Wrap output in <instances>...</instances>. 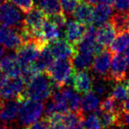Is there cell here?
Here are the masks:
<instances>
[{
    "label": "cell",
    "instance_id": "1",
    "mask_svg": "<svg viewBox=\"0 0 129 129\" xmlns=\"http://www.w3.org/2000/svg\"><path fill=\"white\" fill-rule=\"evenodd\" d=\"M75 70L73 69L71 59H58L54 61L52 65L46 71L55 88L62 87H72V77Z\"/></svg>",
    "mask_w": 129,
    "mask_h": 129
},
{
    "label": "cell",
    "instance_id": "2",
    "mask_svg": "<svg viewBox=\"0 0 129 129\" xmlns=\"http://www.w3.org/2000/svg\"><path fill=\"white\" fill-rule=\"evenodd\" d=\"M54 88L55 87L48 76L44 72H40L26 85L24 98L43 101L51 97Z\"/></svg>",
    "mask_w": 129,
    "mask_h": 129
},
{
    "label": "cell",
    "instance_id": "3",
    "mask_svg": "<svg viewBox=\"0 0 129 129\" xmlns=\"http://www.w3.org/2000/svg\"><path fill=\"white\" fill-rule=\"evenodd\" d=\"M44 103L42 101L26 98L21 102L19 112V121L22 126H26L33 124L41 118L44 110Z\"/></svg>",
    "mask_w": 129,
    "mask_h": 129
},
{
    "label": "cell",
    "instance_id": "4",
    "mask_svg": "<svg viewBox=\"0 0 129 129\" xmlns=\"http://www.w3.org/2000/svg\"><path fill=\"white\" fill-rule=\"evenodd\" d=\"M23 18L20 11L9 0L0 5V25L14 28L22 27Z\"/></svg>",
    "mask_w": 129,
    "mask_h": 129
},
{
    "label": "cell",
    "instance_id": "5",
    "mask_svg": "<svg viewBox=\"0 0 129 129\" xmlns=\"http://www.w3.org/2000/svg\"><path fill=\"white\" fill-rule=\"evenodd\" d=\"M45 45H47V43L38 39L33 40L26 43H22L16 51V55L21 65H30L35 62L39 56L40 50Z\"/></svg>",
    "mask_w": 129,
    "mask_h": 129
},
{
    "label": "cell",
    "instance_id": "6",
    "mask_svg": "<svg viewBox=\"0 0 129 129\" xmlns=\"http://www.w3.org/2000/svg\"><path fill=\"white\" fill-rule=\"evenodd\" d=\"M26 83L20 76L8 78L5 86L0 90V98L2 100L20 99L24 100Z\"/></svg>",
    "mask_w": 129,
    "mask_h": 129
},
{
    "label": "cell",
    "instance_id": "7",
    "mask_svg": "<svg viewBox=\"0 0 129 129\" xmlns=\"http://www.w3.org/2000/svg\"><path fill=\"white\" fill-rule=\"evenodd\" d=\"M46 20L47 15L41 9L33 7L30 11L26 12V16L23 20L22 27L34 33L36 39L41 40L39 37V32Z\"/></svg>",
    "mask_w": 129,
    "mask_h": 129
},
{
    "label": "cell",
    "instance_id": "8",
    "mask_svg": "<svg viewBox=\"0 0 129 129\" xmlns=\"http://www.w3.org/2000/svg\"><path fill=\"white\" fill-rule=\"evenodd\" d=\"M95 55L96 56L95 58H93L91 64L92 70L99 77L108 79L109 69H110L112 53L108 48H105Z\"/></svg>",
    "mask_w": 129,
    "mask_h": 129
},
{
    "label": "cell",
    "instance_id": "9",
    "mask_svg": "<svg viewBox=\"0 0 129 129\" xmlns=\"http://www.w3.org/2000/svg\"><path fill=\"white\" fill-rule=\"evenodd\" d=\"M110 65V71L108 73V80H113L116 82L124 81L127 74L128 64L125 55L112 54Z\"/></svg>",
    "mask_w": 129,
    "mask_h": 129
},
{
    "label": "cell",
    "instance_id": "10",
    "mask_svg": "<svg viewBox=\"0 0 129 129\" xmlns=\"http://www.w3.org/2000/svg\"><path fill=\"white\" fill-rule=\"evenodd\" d=\"M22 42L17 28L0 25V46L8 50H17Z\"/></svg>",
    "mask_w": 129,
    "mask_h": 129
},
{
    "label": "cell",
    "instance_id": "11",
    "mask_svg": "<svg viewBox=\"0 0 129 129\" xmlns=\"http://www.w3.org/2000/svg\"><path fill=\"white\" fill-rule=\"evenodd\" d=\"M49 50L55 59H70L77 52L76 46L69 43L66 39H57L52 43H48Z\"/></svg>",
    "mask_w": 129,
    "mask_h": 129
},
{
    "label": "cell",
    "instance_id": "12",
    "mask_svg": "<svg viewBox=\"0 0 129 129\" xmlns=\"http://www.w3.org/2000/svg\"><path fill=\"white\" fill-rule=\"evenodd\" d=\"M93 80L87 70L75 71L72 77V88L79 94H86L92 91Z\"/></svg>",
    "mask_w": 129,
    "mask_h": 129
},
{
    "label": "cell",
    "instance_id": "13",
    "mask_svg": "<svg viewBox=\"0 0 129 129\" xmlns=\"http://www.w3.org/2000/svg\"><path fill=\"white\" fill-rule=\"evenodd\" d=\"M21 64L17 58L16 53L8 54L5 56L0 61V72L8 78L20 76Z\"/></svg>",
    "mask_w": 129,
    "mask_h": 129
},
{
    "label": "cell",
    "instance_id": "14",
    "mask_svg": "<svg viewBox=\"0 0 129 129\" xmlns=\"http://www.w3.org/2000/svg\"><path fill=\"white\" fill-rule=\"evenodd\" d=\"M85 28H86V26L78 22L76 20L67 21L66 26L63 30L64 38L69 43L77 46V44L81 41L83 34H84Z\"/></svg>",
    "mask_w": 129,
    "mask_h": 129
},
{
    "label": "cell",
    "instance_id": "15",
    "mask_svg": "<svg viewBox=\"0 0 129 129\" xmlns=\"http://www.w3.org/2000/svg\"><path fill=\"white\" fill-rule=\"evenodd\" d=\"M21 102L22 100L20 99H12L4 102L0 108V121L5 124L13 122L19 115Z\"/></svg>",
    "mask_w": 129,
    "mask_h": 129
},
{
    "label": "cell",
    "instance_id": "16",
    "mask_svg": "<svg viewBox=\"0 0 129 129\" xmlns=\"http://www.w3.org/2000/svg\"><path fill=\"white\" fill-rule=\"evenodd\" d=\"M116 30L111 21L104 23L99 27H96V41L104 48H108L115 38Z\"/></svg>",
    "mask_w": 129,
    "mask_h": 129
},
{
    "label": "cell",
    "instance_id": "17",
    "mask_svg": "<svg viewBox=\"0 0 129 129\" xmlns=\"http://www.w3.org/2000/svg\"><path fill=\"white\" fill-rule=\"evenodd\" d=\"M72 14L76 21L84 26L93 24V7L83 0L78 3Z\"/></svg>",
    "mask_w": 129,
    "mask_h": 129
},
{
    "label": "cell",
    "instance_id": "18",
    "mask_svg": "<svg viewBox=\"0 0 129 129\" xmlns=\"http://www.w3.org/2000/svg\"><path fill=\"white\" fill-rule=\"evenodd\" d=\"M61 34H63V32L58 27H56L52 22L46 20L40 29L39 37L43 43L48 44V43L59 39Z\"/></svg>",
    "mask_w": 129,
    "mask_h": 129
},
{
    "label": "cell",
    "instance_id": "19",
    "mask_svg": "<svg viewBox=\"0 0 129 129\" xmlns=\"http://www.w3.org/2000/svg\"><path fill=\"white\" fill-rule=\"evenodd\" d=\"M113 12L112 5L106 4H98L93 8V25L99 27L107 22L111 19Z\"/></svg>",
    "mask_w": 129,
    "mask_h": 129
},
{
    "label": "cell",
    "instance_id": "20",
    "mask_svg": "<svg viewBox=\"0 0 129 129\" xmlns=\"http://www.w3.org/2000/svg\"><path fill=\"white\" fill-rule=\"evenodd\" d=\"M92 60H93V54L77 51L72 57L71 63L75 71L89 70L91 67Z\"/></svg>",
    "mask_w": 129,
    "mask_h": 129
},
{
    "label": "cell",
    "instance_id": "21",
    "mask_svg": "<svg viewBox=\"0 0 129 129\" xmlns=\"http://www.w3.org/2000/svg\"><path fill=\"white\" fill-rule=\"evenodd\" d=\"M129 47V30L119 33L108 47L112 54H121Z\"/></svg>",
    "mask_w": 129,
    "mask_h": 129
},
{
    "label": "cell",
    "instance_id": "22",
    "mask_svg": "<svg viewBox=\"0 0 129 129\" xmlns=\"http://www.w3.org/2000/svg\"><path fill=\"white\" fill-rule=\"evenodd\" d=\"M54 58L53 56L51 50H49L48 44H47L44 47H42L41 50H40L39 56H38L34 64L41 72H46L48 67L54 62Z\"/></svg>",
    "mask_w": 129,
    "mask_h": 129
},
{
    "label": "cell",
    "instance_id": "23",
    "mask_svg": "<svg viewBox=\"0 0 129 129\" xmlns=\"http://www.w3.org/2000/svg\"><path fill=\"white\" fill-rule=\"evenodd\" d=\"M99 105V98L92 91L84 94L80 101V112L82 113L95 110Z\"/></svg>",
    "mask_w": 129,
    "mask_h": 129
},
{
    "label": "cell",
    "instance_id": "24",
    "mask_svg": "<svg viewBox=\"0 0 129 129\" xmlns=\"http://www.w3.org/2000/svg\"><path fill=\"white\" fill-rule=\"evenodd\" d=\"M110 21L113 25L116 33L127 31L129 30V15L128 12H117L116 13H112Z\"/></svg>",
    "mask_w": 129,
    "mask_h": 129
},
{
    "label": "cell",
    "instance_id": "25",
    "mask_svg": "<svg viewBox=\"0 0 129 129\" xmlns=\"http://www.w3.org/2000/svg\"><path fill=\"white\" fill-rule=\"evenodd\" d=\"M111 97L116 100L117 102H123L128 97L127 88L125 81H119L112 87Z\"/></svg>",
    "mask_w": 129,
    "mask_h": 129
},
{
    "label": "cell",
    "instance_id": "26",
    "mask_svg": "<svg viewBox=\"0 0 129 129\" xmlns=\"http://www.w3.org/2000/svg\"><path fill=\"white\" fill-rule=\"evenodd\" d=\"M82 125L84 129H102L100 122H99V116L95 112L86 116V117L83 116Z\"/></svg>",
    "mask_w": 129,
    "mask_h": 129
},
{
    "label": "cell",
    "instance_id": "27",
    "mask_svg": "<svg viewBox=\"0 0 129 129\" xmlns=\"http://www.w3.org/2000/svg\"><path fill=\"white\" fill-rule=\"evenodd\" d=\"M47 20L52 22L53 24H54L56 27H58L63 32L67 23V17L65 14H63L61 12L53 13L50 14V15H47Z\"/></svg>",
    "mask_w": 129,
    "mask_h": 129
},
{
    "label": "cell",
    "instance_id": "28",
    "mask_svg": "<svg viewBox=\"0 0 129 129\" xmlns=\"http://www.w3.org/2000/svg\"><path fill=\"white\" fill-rule=\"evenodd\" d=\"M99 108L101 112H119V105H118L117 101L110 96L101 102Z\"/></svg>",
    "mask_w": 129,
    "mask_h": 129
},
{
    "label": "cell",
    "instance_id": "29",
    "mask_svg": "<svg viewBox=\"0 0 129 129\" xmlns=\"http://www.w3.org/2000/svg\"><path fill=\"white\" fill-rule=\"evenodd\" d=\"M81 0H59L61 12L65 15H71Z\"/></svg>",
    "mask_w": 129,
    "mask_h": 129
},
{
    "label": "cell",
    "instance_id": "30",
    "mask_svg": "<svg viewBox=\"0 0 129 129\" xmlns=\"http://www.w3.org/2000/svg\"><path fill=\"white\" fill-rule=\"evenodd\" d=\"M21 12L26 13L34 7V0H9Z\"/></svg>",
    "mask_w": 129,
    "mask_h": 129
},
{
    "label": "cell",
    "instance_id": "31",
    "mask_svg": "<svg viewBox=\"0 0 129 129\" xmlns=\"http://www.w3.org/2000/svg\"><path fill=\"white\" fill-rule=\"evenodd\" d=\"M25 129H50L49 121L46 118H43L41 120H37L33 124L26 126Z\"/></svg>",
    "mask_w": 129,
    "mask_h": 129
},
{
    "label": "cell",
    "instance_id": "32",
    "mask_svg": "<svg viewBox=\"0 0 129 129\" xmlns=\"http://www.w3.org/2000/svg\"><path fill=\"white\" fill-rule=\"evenodd\" d=\"M116 126H129V112H118V120Z\"/></svg>",
    "mask_w": 129,
    "mask_h": 129
},
{
    "label": "cell",
    "instance_id": "33",
    "mask_svg": "<svg viewBox=\"0 0 129 129\" xmlns=\"http://www.w3.org/2000/svg\"><path fill=\"white\" fill-rule=\"evenodd\" d=\"M113 7L117 12H128L129 0H114Z\"/></svg>",
    "mask_w": 129,
    "mask_h": 129
},
{
    "label": "cell",
    "instance_id": "34",
    "mask_svg": "<svg viewBox=\"0 0 129 129\" xmlns=\"http://www.w3.org/2000/svg\"><path fill=\"white\" fill-rule=\"evenodd\" d=\"M92 90H93L94 94H96L97 96H99V97L105 96L107 92L106 87H105V85L103 83V81H97V82H95V83H94V81H93Z\"/></svg>",
    "mask_w": 129,
    "mask_h": 129
},
{
    "label": "cell",
    "instance_id": "35",
    "mask_svg": "<svg viewBox=\"0 0 129 129\" xmlns=\"http://www.w3.org/2000/svg\"><path fill=\"white\" fill-rule=\"evenodd\" d=\"M119 110L121 112H129V97H127L119 105Z\"/></svg>",
    "mask_w": 129,
    "mask_h": 129
},
{
    "label": "cell",
    "instance_id": "36",
    "mask_svg": "<svg viewBox=\"0 0 129 129\" xmlns=\"http://www.w3.org/2000/svg\"><path fill=\"white\" fill-rule=\"evenodd\" d=\"M7 80H8V77H7L5 74H4L3 72H0V90H1L2 88L5 86V84L6 83Z\"/></svg>",
    "mask_w": 129,
    "mask_h": 129
},
{
    "label": "cell",
    "instance_id": "37",
    "mask_svg": "<svg viewBox=\"0 0 129 129\" xmlns=\"http://www.w3.org/2000/svg\"><path fill=\"white\" fill-rule=\"evenodd\" d=\"M83 1L86 2V3L90 4V5H98V4H100L101 0H83Z\"/></svg>",
    "mask_w": 129,
    "mask_h": 129
},
{
    "label": "cell",
    "instance_id": "38",
    "mask_svg": "<svg viewBox=\"0 0 129 129\" xmlns=\"http://www.w3.org/2000/svg\"><path fill=\"white\" fill-rule=\"evenodd\" d=\"M5 56V49L4 47L0 46V61Z\"/></svg>",
    "mask_w": 129,
    "mask_h": 129
},
{
    "label": "cell",
    "instance_id": "39",
    "mask_svg": "<svg viewBox=\"0 0 129 129\" xmlns=\"http://www.w3.org/2000/svg\"><path fill=\"white\" fill-rule=\"evenodd\" d=\"M114 3V0H101L100 4H106V5H112Z\"/></svg>",
    "mask_w": 129,
    "mask_h": 129
},
{
    "label": "cell",
    "instance_id": "40",
    "mask_svg": "<svg viewBox=\"0 0 129 129\" xmlns=\"http://www.w3.org/2000/svg\"><path fill=\"white\" fill-rule=\"evenodd\" d=\"M126 53H125V57H126V61H127V64L129 65V47L126 50Z\"/></svg>",
    "mask_w": 129,
    "mask_h": 129
},
{
    "label": "cell",
    "instance_id": "41",
    "mask_svg": "<svg viewBox=\"0 0 129 129\" xmlns=\"http://www.w3.org/2000/svg\"><path fill=\"white\" fill-rule=\"evenodd\" d=\"M0 129H10V128H9V126L6 124L3 123V124H0Z\"/></svg>",
    "mask_w": 129,
    "mask_h": 129
},
{
    "label": "cell",
    "instance_id": "42",
    "mask_svg": "<svg viewBox=\"0 0 129 129\" xmlns=\"http://www.w3.org/2000/svg\"><path fill=\"white\" fill-rule=\"evenodd\" d=\"M70 129H84V128H83V125H82V123H81V124L77 125V126H75V127H73V128H70Z\"/></svg>",
    "mask_w": 129,
    "mask_h": 129
},
{
    "label": "cell",
    "instance_id": "43",
    "mask_svg": "<svg viewBox=\"0 0 129 129\" xmlns=\"http://www.w3.org/2000/svg\"><path fill=\"white\" fill-rule=\"evenodd\" d=\"M125 82H126V88H127V92H128V95H129V79L126 80V81H125Z\"/></svg>",
    "mask_w": 129,
    "mask_h": 129
},
{
    "label": "cell",
    "instance_id": "44",
    "mask_svg": "<svg viewBox=\"0 0 129 129\" xmlns=\"http://www.w3.org/2000/svg\"><path fill=\"white\" fill-rule=\"evenodd\" d=\"M3 103H4V101L1 99V98H0V108H1V107H2V105H3Z\"/></svg>",
    "mask_w": 129,
    "mask_h": 129
},
{
    "label": "cell",
    "instance_id": "45",
    "mask_svg": "<svg viewBox=\"0 0 129 129\" xmlns=\"http://www.w3.org/2000/svg\"><path fill=\"white\" fill-rule=\"evenodd\" d=\"M5 1H7V0H0V5H1L2 3H4V2H5Z\"/></svg>",
    "mask_w": 129,
    "mask_h": 129
},
{
    "label": "cell",
    "instance_id": "46",
    "mask_svg": "<svg viewBox=\"0 0 129 129\" xmlns=\"http://www.w3.org/2000/svg\"><path fill=\"white\" fill-rule=\"evenodd\" d=\"M128 15H129V11H128Z\"/></svg>",
    "mask_w": 129,
    "mask_h": 129
}]
</instances>
